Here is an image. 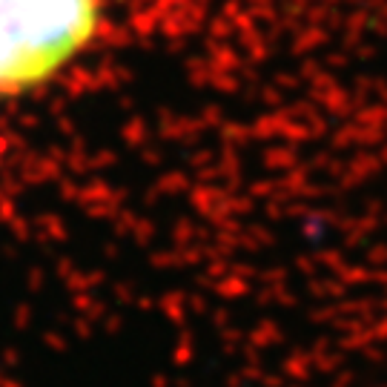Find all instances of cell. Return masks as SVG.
Returning <instances> with one entry per match:
<instances>
[{"mask_svg":"<svg viewBox=\"0 0 387 387\" xmlns=\"http://www.w3.org/2000/svg\"><path fill=\"white\" fill-rule=\"evenodd\" d=\"M107 23V0H0V101L55 86L86 58Z\"/></svg>","mask_w":387,"mask_h":387,"instance_id":"cell-1","label":"cell"}]
</instances>
